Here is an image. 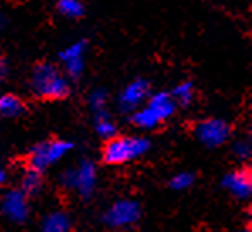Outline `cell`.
I'll return each mask as SVG.
<instances>
[{
    "mask_svg": "<svg viewBox=\"0 0 252 232\" xmlns=\"http://www.w3.org/2000/svg\"><path fill=\"white\" fill-rule=\"evenodd\" d=\"M151 149L149 139L142 136H122L112 137L105 144L102 158L107 165H126L139 160Z\"/></svg>",
    "mask_w": 252,
    "mask_h": 232,
    "instance_id": "obj_1",
    "label": "cell"
},
{
    "mask_svg": "<svg viewBox=\"0 0 252 232\" xmlns=\"http://www.w3.org/2000/svg\"><path fill=\"white\" fill-rule=\"evenodd\" d=\"M31 87L44 99H63L69 92L68 80L61 76L58 69L49 63H39L34 68Z\"/></svg>",
    "mask_w": 252,
    "mask_h": 232,
    "instance_id": "obj_2",
    "label": "cell"
},
{
    "mask_svg": "<svg viewBox=\"0 0 252 232\" xmlns=\"http://www.w3.org/2000/svg\"><path fill=\"white\" fill-rule=\"evenodd\" d=\"M64 188L75 192L81 199H90L96 187V168L90 160H81L78 166L69 168L61 175Z\"/></svg>",
    "mask_w": 252,
    "mask_h": 232,
    "instance_id": "obj_3",
    "label": "cell"
},
{
    "mask_svg": "<svg viewBox=\"0 0 252 232\" xmlns=\"http://www.w3.org/2000/svg\"><path fill=\"white\" fill-rule=\"evenodd\" d=\"M73 149V144L64 139H51L36 144L31 151L29 156V169L42 173L49 166L56 165Z\"/></svg>",
    "mask_w": 252,
    "mask_h": 232,
    "instance_id": "obj_4",
    "label": "cell"
},
{
    "mask_svg": "<svg viewBox=\"0 0 252 232\" xmlns=\"http://www.w3.org/2000/svg\"><path fill=\"white\" fill-rule=\"evenodd\" d=\"M141 219V205L135 200L120 199L114 202L103 214V222L112 229H127Z\"/></svg>",
    "mask_w": 252,
    "mask_h": 232,
    "instance_id": "obj_5",
    "label": "cell"
},
{
    "mask_svg": "<svg viewBox=\"0 0 252 232\" xmlns=\"http://www.w3.org/2000/svg\"><path fill=\"white\" fill-rule=\"evenodd\" d=\"M29 197L21 188L7 190L0 199V214L12 224H24L29 219Z\"/></svg>",
    "mask_w": 252,
    "mask_h": 232,
    "instance_id": "obj_6",
    "label": "cell"
},
{
    "mask_svg": "<svg viewBox=\"0 0 252 232\" xmlns=\"http://www.w3.org/2000/svg\"><path fill=\"white\" fill-rule=\"evenodd\" d=\"M196 139L207 148H219L230 136V127L222 119H207L201 121L195 129Z\"/></svg>",
    "mask_w": 252,
    "mask_h": 232,
    "instance_id": "obj_7",
    "label": "cell"
},
{
    "mask_svg": "<svg viewBox=\"0 0 252 232\" xmlns=\"http://www.w3.org/2000/svg\"><path fill=\"white\" fill-rule=\"evenodd\" d=\"M223 188L239 200H249L252 192L251 171L247 168H239L227 173L222 180Z\"/></svg>",
    "mask_w": 252,
    "mask_h": 232,
    "instance_id": "obj_8",
    "label": "cell"
},
{
    "mask_svg": "<svg viewBox=\"0 0 252 232\" xmlns=\"http://www.w3.org/2000/svg\"><path fill=\"white\" fill-rule=\"evenodd\" d=\"M147 97H149V85L146 80H134L124 88L119 97L120 109L127 112L137 110Z\"/></svg>",
    "mask_w": 252,
    "mask_h": 232,
    "instance_id": "obj_9",
    "label": "cell"
},
{
    "mask_svg": "<svg viewBox=\"0 0 252 232\" xmlns=\"http://www.w3.org/2000/svg\"><path fill=\"white\" fill-rule=\"evenodd\" d=\"M73 222L69 214L63 210H53L41 220L39 232H71Z\"/></svg>",
    "mask_w": 252,
    "mask_h": 232,
    "instance_id": "obj_10",
    "label": "cell"
},
{
    "mask_svg": "<svg viewBox=\"0 0 252 232\" xmlns=\"http://www.w3.org/2000/svg\"><path fill=\"white\" fill-rule=\"evenodd\" d=\"M151 110L159 117V121H166L174 114V109H176V103H174L173 97L166 92H159V94H154L149 99V103H147Z\"/></svg>",
    "mask_w": 252,
    "mask_h": 232,
    "instance_id": "obj_11",
    "label": "cell"
},
{
    "mask_svg": "<svg viewBox=\"0 0 252 232\" xmlns=\"http://www.w3.org/2000/svg\"><path fill=\"white\" fill-rule=\"evenodd\" d=\"M132 122H134L135 127H139V129H144V131H151V129H154V127H158L161 124L159 117H158V115L154 114V112L151 110L147 105L142 107V109L134 110Z\"/></svg>",
    "mask_w": 252,
    "mask_h": 232,
    "instance_id": "obj_12",
    "label": "cell"
},
{
    "mask_svg": "<svg viewBox=\"0 0 252 232\" xmlns=\"http://www.w3.org/2000/svg\"><path fill=\"white\" fill-rule=\"evenodd\" d=\"M95 131L100 137L108 139V141H110L112 137H115L117 127H115V124L110 119V115H108L107 110L96 112L95 114Z\"/></svg>",
    "mask_w": 252,
    "mask_h": 232,
    "instance_id": "obj_13",
    "label": "cell"
},
{
    "mask_svg": "<svg viewBox=\"0 0 252 232\" xmlns=\"http://www.w3.org/2000/svg\"><path fill=\"white\" fill-rule=\"evenodd\" d=\"M24 112V103L15 95H2L0 97V115L3 117H17Z\"/></svg>",
    "mask_w": 252,
    "mask_h": 232,
    "instance_id": "obj_14",
    "label": "cell"
},
{
    "mask_svg": "<svg viewBox=\"0 0 252 232\" xmlns=\"http://www.w3.org/2000/svg\"><path fill=\"white\" fill-rule=\"evenodd\" d=\"M42 188V173H37L34 169H27L26 175L22 176L21 181V190L26 193L27 197L37 195Z\"/></svg>",
    "mask_w": 252,
    "mask_h": 232,
    "instance_id": "obj_15",
    "label": "cell"
},
{
    "mask_svg": "<svg viewBox=\"0 0 252 232\" xmlns=\"http://www.w3.org/2000/svg\"><path fill=\"white\" fill-rule=\"evenodd\" d=\"M58 10L63 15L71 19H78L83 15V3L80 0H60L58 2Z\"/></svg>",
    "mask_w": 252,
    "mask_h": 232,
    "instance_id": "obj_16",
    "label": "cell"
},
{
    "mask_svg": "<svg viewBox=\"0 0 252 232\" xmlns=\"http://www.w3.org/2000/svg\"><path fill=\"white\" fill-rule=\"evenodd\" d=\"M173 100L174 103H181V105H188L193 99V85L189 82H183L180 83L178 87H174L173 90Z\"/></svg>",
    "mask_w": 252,
    "mask_h": 232,
    "instance_id": "obj_17",
    "label": "cell"
},
{
    "mask_svg": "<svg viewBox=\"0 0 252 232\" xmlns=\"http://www.w3.org/2000/svg\"><path fill=\"white\" fill-rule=\"evenodd\" d=\"M193 183H195V176H193V173H189V171L176 173V175L169 180V187H171L173 190H176V192L188 190Z\"/></svg>",
    "mask_w": 252,
    "mask_h": 232,
    "instance_id": "obj_18",
    "label": "cell"
},
{
    "mask_svg": "<svg viewBox=\"0 0 252 232\" xmlns=\"http://www.w3.org/2000/svg\"><path fill=\"white\" fill-rule=\"evenodd\" d=\"M83 51H85V42L78 41L69 44L66 49L60 53V58L63 60V63H66L69 60H76V58H83Z\"/></svg>",
    "mask_w": 252,
    "mask_h": 232,
    "instance_id": "obj_19",
    "label": "cell"
},
{
    "mask_svg": "<svg viewBox=\"0 0 252 232\" xmlns=\"http://www.w3.org/2000/svg\"><path fill=\"white\" fill-rule=\"evenodd\" d=\"M88 102H90V107L93 109V112H102L105 110V103H107V92L102 90V88H96V90H93L90 94V99H88Z\"/></svg>",
    "mask_w": 252,
    "mask_h": 232,
    "instance_id": "obj_20",
    "label": "cell"
},
{
    "mask_svg": "<svg viewBox=\"0 0 252 232\" xmlns=\"http://www.w3.org/2000/svg\"><path fill=\"white\" fill-rule=\"evenodd\" d=\"M85 63H83V58H76V60H69L64 63V69H66L69 78H78V76L83 73Z\"/></svg>",
    "mask_w": 252,
    "mask_h": 232,
    "instance_id": "obj_21",
    "label": "cell"
},
{
    "mask_svg": "<svg viewBox=\"0 0 252 232\" xmlns=\"http://www.w3.org/2000/svg\"><path fill=\"white\" fill-rule=\"evenodd\" d=\"M234 154L239 158V160H249L251 156V144L247 139H242V141H237L234 144Z\"/></svg>",
    "mask_w": 252,
    "mask_h": 232,
    "instance_id": "obj_22",
    "label": "cell"
},
{
    "mask_svg": "<svg viewBox=\"0 0 252 232\" xmlns=\"http://www.w3.org/2000/svg\"><path fill=\"white\" fill-rule=\"evenodd\" d=\"M5 181H7V173H5V169H3L2 166H0V190L3 188Z\"/></svg>",
    "mask_w": 252,
    "mask_h": 232,
    "instance_id": "obj_23",
    "label": "cell"
},
{
    "mask_svg": "<svg viewBox=\"0 0 252 232\" xmlns=\"http://www.w3.org/2000/svg\"><path fill=\"white\" fill-rule=\"evenodd\" d=\"M3 73H5V65H3V61L0 60V76H2Z\"/></svg>",
    "mask_w": 252,
    "mask_h": 232,
    "instance_id": "obj_24",
    "label": "cell"
},
{
    "mask_svg": "<svg viewBox=\"0 0 252 232\" xmlns=\"http://www.w3.org/2000/svg\"><path fill=\"white\" fill-rule=\"evenodd\" d=\"M239 232H252V231H251V227H249V226H246L242 231H239Z\"/></svg>",
    "mask_w": 252,
    "mask_h": 232,
    "instance_id": "obj_25",
    "label": "cell"
},
{
    "mask_svg": "<svg viewBox=\"0 0 252 232\" xmlns=\"http://www.w3.org/2000/svg\"><path fill=\"white\" fill-rule=\"evenodd\" d=\"M0 29H2V19H0Z\"/></svg>",
    "mask_w": 252,
    "mask_h": 232,
    "instance_id": "obj_26",
    "label": "cell"
}]
</instances>
